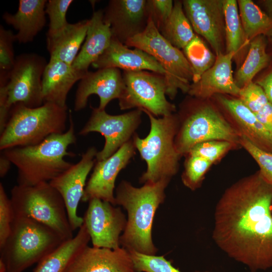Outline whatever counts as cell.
I'll return each instance as SVG.
<instances>
[{
  "instance_id": "cell-1",
  "label": "cell",
  "mask_w": 272,
  "mask_h": 272,
  "mask_svg": "<svg viewBox=\"0 0 272 272\" xmlns=\"http://www.w3.org/2000/svg\"><path fill=\"white\" fill-rule=\"evenodd\" d=\"M272 185L259 172L228 188L214 212L212 238L251 272L272 267Z\"/></svg>"
},
{
  "instance_id": "cell-2",
  "label": "cell",
  "mask_w": 272,
  "mask_h": 272,
  "mask_svg": "<svg viewBox=\"0 0 272 272\" xmlns=\"http://www.w3.org/2000/svg\"><path fill=\"white\" fill-rule=\"evenodd\" d=\"M170 180L162 179L145 183L140 187L122 180L115 190V205L127 212L126 227L120 237V244L127 250L144 254L156 255L158 248L153 243L152 227L159 206L166 197L165 189Z\"/></svg>"
},
{
  "instance_id": "cell-3",
  "label": "cell",
  "mask_w": 272,
  "mask_h": 272,
  "mask_svg": "<svg viewBox=\"0 0 272 272\" xmlns=\"http://www.w3.org/2000/svg\"><path fill=\"white\" fill-rule=\"evenodd\" d=\"M69 120V128L63 133L52 134L36 145L15 147L2 152L17 169V184L32 186L49 182L73 164L64 159L66 156H75L67 151L69 147L77 141L71 111Z\"/></svg>"
},
{
  "instance_id": "cell-4",
  "label": "cell",
  "mask_w": 272,
  "mask_h": 272,
  "mask_svg": "<svg viewBox=\"0 0 272 272\" xmlns=\"http://www.w3.org/2000/svg\"><path fill=\"white\" fill-rule=\"evenodd\" d=\"M67 107L45 102L36 108L18 103L12 106L8 120L0 133V150L37 145L48 137L67 130Z\"/></svg>"
},
{
  "instance_id": "cell-5",
  "label": "cell",
  "mask_w": 272,
  "mask_h": 272,
  "mask_svg": "<svg viewBox=\"0 0 272 272\" xmlns=\"http://www.w3.org/2000/svg\"><path fill=\"white\" fill-rule=\"evenodd\" d=\"M150 121V130L145 138L135 133L132 140L147 169L140 178L141 183H153L162 179L171 180L179 168L181 157L176 148L175 137L178 129V116L170 115L157 117L144 111Z\"/></svg>"
},
{
  "instance_id": "cell-6",
  "label": "cell",
  "mask_w": 272,
  "mask_h": 272,
  "mask_svg": "<svg viewBox=\"0 0 272 272\" xmlns=\"http://www.w3.org/2000/svg\"><path fill=\"white\" fill-rule=\"evenodd\" d=\"M65 240L49 227L32 219L14 217L11 233L0 247L7 272H23L60 246Z\"/></svg>"
},
{
  "instance_id": "cell-7",
  "label": "cell",
  "mask_w": 272,
  "mask_h": 272,
  "mask_svg": "<svg viewBox=\"0 0 272 272\" xmlns=\"http://www.w3.org/2000/svg\"><path fill=\"white\" fill-rule=\"evenodd\" d=\"M14 217L32 219L52 228L65 240L74 237L64 201L49 182L15 185L10 197Z\"/></svg>"
},
{
  "instance_id": "cell-8",
  "label": "cell",
  "mask_w": 272,
  "mask_h": 272,
  "mask_svg": "<svg viewBox=\"0 0 272 272\" xmlns=\"http://www.w3.org/2000/svg\"><path fill=\"white\" fill-rule=\"evenodd\" d=\"M125 45L143 50L162 65L166 72V95L171 99H174L179 90L188 93L193 78L190 63L183 51L165 38L150 19L145 30Z\"/></svg>"
},
{
  "instance_id": "cell-9",
  "label": "cell",
  "mask_w": 272,
  "mask_h": 272,
  "mask_svg": "<svg viewBox=\"0 0 272 272\" xmlns=\"http://www.w3.org/2000/svg\"><path fill=\"white\" fill-rule=\"evenodd\" d=\"M191 107L183 113L175 139L176 148L181 156L203 142L224 141L239 144L240 132L215 109L208 106Z\"/></svg>"
},
{
  "instance_id": "cell-10",
  "label": "cell",
  "mask_w": 272,
  "mask_h": 272,
  "mask_svg": "<svg viewBox=\"0 0 272 272\" xmlns=\"http://www.w3.org/2000/svg\"><path fill=\"white\" fill-rule=\"evenodd\" d=\"M125 88L118 99L121 110L132 108L159 117L173 114L175 106L166 97L167 83L164 75L148 71H123Z\"/></svg>"
},
{
  "instance_id": "cell-11",
  "label": "cell",
  "mask_w": 272,
  "mask_h": 272,
  "mask_svg": "<svg viewBox=\"0 0 272 272\" xmlns=\"http://www.w3.org/2000/svg\"><path fill=\"white\" fill-rule=\"evenodd\" d=\"M47 64L44 57L34 53H23L16 57L8 81L5 84L7 115L9 116L12 106L16 103L29 108L44 103L42 77Z\"/></svg>"
},
{
  "instance_id": "cell-12",
  "label": "cell",
  "mask_w": 272,
  "mask_h": 272,
  "mask_svg": "<svg viewBox=\"0 0 272 272\" xmlns=\"http://www.w3.org/2000/svg\"><path fill=\"white\" fill-rule=\"evenodd\" d=\"M91 108V116L79 134L85 135L97 132L104 137V146L96 157V161H99L110 157L132 139L141 123L143 111L135 109L123 114L111 115L98 107Z\"/></svg>"
},
{
  "instance_id": "cell-13",
  "label": "cell",
  "mask_w": 272,
  "mask_h": 272,
  "mask_svg": "<svg viewBox=\"0 0 272 272\" xmlns=\"http://www.w3.org/2000/svg\"><path fill=\"white\" fill-rule=\"evenodd\" d=\"M88 202L83 218L93 246L111 249L120 247V237L127 223L121 208L97 198Z\"/></svg>"
},
{
  "instance_id": "cell-14",
  "label": "cell",
  "mask_w": 272,
  "mask_h": 272,
  "mask_svg": "<svg viewBox=\"0 0 272 272\" xmlns=\"http://www.w3.org/2000/svg\"><path fill=\"white\" fill-rule=\"evenodd\" d=\"M97 153L96 147H89L78 162L49 182L64 201L73 231L79 229L84 223L83 218L77 214V209L84 194L87 178L95 165Z\"/></svg>"
},
{
  "instance_id": "cell-15",
  "label": "cell",
  "mask_w": 272,
  "mask_h": 272,
  "mask_svg": "<svg viewBox=\"0 0 272 272\" xmlns=\"http://www.w3.org/2000/svg\"><path fill=\"white\" fill-rule=\"evenodd\" d=\"M182 4L193 31L209 43L216 55L224 53L226 27L223 0H184Z\"/></svg>"
},
{
  "instance_id": "cell-16",
  "label": "cell",
  "mask_w": 272,
  "mask_h": 272,
  "mask_svg": "<svg viewBox=\"0 0 272 272\" xmlns=\"http://www.w3.org/2000/svg\"><path fill=\"white\" fill-rule=\"evenodd\" d=\"M132 138L108 158L96 161L85 188L82 201L97 198L115 205L114 190L116 177L135 154Z\"/></svg>"
},
{
  "instance_id": "cell-17",
  "label": "cell",
  "mask_w": 272,
  "mask_h": 272,
  "mask_svg": "<svg viewBox=\"0 0 272 272\" xmlns=\"http://www.w3.org/2000/svg\"><path fill=\"white\" fill-rule=\"evenodd\" d=\"M147 0H110L103 11V20L110 26L112 38L125 44L143 32L149 17Z\"/></svg>"
},
{
  "instance_id": "cell-18",
  "label": "cell",
  "mask_w": 272,
  "mask_h": 272,
  "mask_svg": "<svg viewBox=\"0 0 272 272\" xmlns=\"http://www.w3.org/2000/svg\"><path fill=\"white\" fill-rule=\"evenodd\" d=\"M125 88L119 69L105 68L90 72L80 81L76 90L74 109L79 111L87 106L89 97L93 94L100 99L98 108L105 110L109 103L121 97Z\"/></svg>"
},
{
  "instance_id": "cell-19",
  "label": "cell",
  "mask_w": 272,
  "mask_h": 272,
  "mask_svg": "<svg viewBox=\"0 0 272 272\" xmlns=\"http://www.w3.org/2000/svg\"><path fill=\"white\" fill-rule=\"evenodd\" d=\"M63 272H135L128 251L88 245L69 262Z\"/></svg>"
},
{
  "instance_id": "cell-20",
  "label": "cell",
  "mask_w": 272,
  "mask_h": 272,
  "mask_svg": "<svg viewBox=\"0 0 272 272\" xmlns=\"http://www.w3.org/2000/svg\"><path fill=\"white\" fill-rule=\"evenodd\" d=\"M233 52L216 55L214 65L196 83L191 84L188 94L197 99H207L215 94L239 96L241 88L236 84L232 75Z\"/></svg>"
},
{
  "instance_id": "cell-21",
  "label": "cell",
  "mask_w": 272,
  "mask_h": 272,
  "mask_svg": "<svg viewBox=\"0 0 272 272\" xmlns=\"http://www.w3.org/2000/svg\"><path fill=\"white\" fill-rule=\"evenodd\" d=\"M92 66L97 69L116 68L123 71H148L166 75L162 65L142 49H130L112 38L110 44Z\"/></svg>"
},
{
  "instance_id": "cell-22",
  "label": "cell",
  "mask_w": 272,
  "mask_h": 272,
  "mask_svg": "<svg viewBox=\"0 0 272 272\" xmlns=\"http://www.w3.org/2000/svg\"><path fill=\"white\" fill-rule=\"evenodd\" d=\"M88 72L77 70L64 62L49 59L42 77L44 103L51 102L61 107H67L69 92L74 85Z\"/></svg>"
},
{
  "instance_id": "cell-23",
  "label": "cell",
  "mask_w": 272,
  "mask_h": 272,
  "mask_svg": "<svg viewBox=\"0 0 272 272\" xmlns=\"http://www.w3.org/2000/svg\"><path fill=\"white\" fill-rule=\"evenodd\" d=\"M46 0H20L17 12H5L3 19L17 31L16 41L20 44L32 42L46 24Z\"/></svg>"
},
{
  "instance_id": "cell-24",
  "label": "cell",
  "mask_w": 272,
  "mask_h": 272,
  "mask_svg": "<svg viewBox=\"0 0 272 272\" xmlns=\"http://www.w3.org/2000/svg\"><path fill=\"white\" fill-rule=\"evenodd\" d=\"M218 99L236 122L241 135L259 148L272 152V131L257 119L239 98L219 96Z\"/></svg>"
},
{
  "instance_id": "cell-25",
  "label": "cell",
  "mask_w": 272,
  "mask_h": 272,
  "mask_svg": "<svg viewBox=\"0 0 272 272\" xmlns=\"http://www.w3.org/2000/svg\"><path fill=\"white\" fill-rule=\"evenodd\" d=\"M112 36L110 26L103 20V11H95L91 19L86 36L81 49L72 65L80 71L88 72L110 44Z\"/></svg>"
},
{
  "instance_id": "cell-26",
  "label": "cell",
  "mask_w": 272,
  "mask_h": 272,
  "mask_svg": "<svg viewBox=\"0 0 272 272\" xmlns=\"http://www.w3.org/2000/svg\"><path fill=\"white\" fill-rule=\"evenodd\" d=\"M90 19L69 24L58 32L46 35L50 59L72 65L86 38Z\"/></svg>"
},
{
  "instance_id": "cell-27",
  "label": "cell",
  "mask_w": 272,
  "mask_h": 272,
  "mask_svg": "<svg viewBox=\"0 0 272 272\" xmlns=\"http://www.w3.org/2000/svg\"><path fill=\"white\" fill-rule=\"evenodd\" d=\"M91 238L83 223L75 236L60 246L37 263L33 272H63L72 259L88 245Z\"/></svg>"
},
{
  "instance_id": "cell-28",
  "label": "cell",
  "mask_w": 272,
  "mask_h": 272,
  "mask_svg": "<svg viewBox=\"0 0 272 272\" xmlns=\"http://www.w3.org/2000/svg\"><path fill=\"white\" fill-rule=\"evenodd\" d=\"M159 32L179 49H183L192 39L195 34L183 10L182 1H174L172 12Z\"/></svg>"
},
{
  "instance_id": "cell-29",
  "label": "cell",
  "mask_w": 272,
  "mask_h": 272,
  "mask_svg": "<svg viewBox=\"0 0 272 272\" xmlns=\"http://www.w3.org/2000/svg\"><path fill=\"white\" fill-rule=\"evenodd\" d=\"M269 61L265 39L261 35H258L250 41L246 59L235 74L234 80L237 85L241 88L251 82L253 78Z\"/></svg>"
},
{
  "instance_id": "cell-30",
  "label": "cell",
  "mask_w": 272,
  "mask_h": 272,
  "mask_svg": "<svg viewBox=\"0 0 272 272\" xmlns=\"http://www.w3.org/2000/svg\"><path fill=\"white\" fill-rule=\"evenodd\" d=\"M236 0H223L226 27V53L233 52L236 57L250 44L239 16Z\"/></svg>"
},
{
  "instance_id": "cell-31",
  "label": "cell",
  "mask_w": 272,
  "mask_h": 272,
  "mask_svg": "<svg viewBox=\"0 0 272 272\" xmlns=\"http://www.w3.org/2000/svg\"><path fill=\"white\" fill-rule=\"evenodd\" d=\"M239 16L246 38L250 41L255 37L272 30V18L263 12L251 0L237 2Z\"/></svg>"
},
{
  "instance_id": "cell-32",
  "label": "cell",
  "mask_w": 272,
  "mask_h": 272,
  "mask_svg": "<svg viewBox=\"0 0 272 272\" xmlns=\"http://www.w3.org/2000/svg\"><path fill=\"white\" fill-rule=\"evenodd\" d=\"M183 52L192 70V83L197 82L202 75L214 65L216 59V56L196 34L183 49Z\"/></svg>"
},
{
  "instance_id": "cell-33",
  "label": "cell",
  "mask_w": 272,
  "mask_h": 272,
  "mask_svg": "<svg viewBox=\"0 0 272 272\" xmlns=\"http://www.w3.org/2000/svg\"><path fill=\"white\" fill-rule=\"evenodd\" d=\"M127 250L135 272H181L164 256L144 254L132 250Z\"/></svg>"
},
{
  "instance_id": "cell-34",
  "label": "cell",
  "mask_w": 272,
  "mask_h": 272,
  "mask_svg": "<svg viewBox=\"0 0 272 272\" xmlns=\"http://www.w3.org/2000/svg\"><path fill=\"white\" fill-rule=\"evenodd\" d=\"M187 155L182 181L185 186L193 190L200 186L205 173L212 163L199 156Z\"/></svg>"
},
{
  "instance_id": "cell-35",
  "label": "cell",
  "mask_w": 272,
  "mask_h": 272,
  "mask_svg": "<svg viewBox=\"0 0 272 272\" xmlns=\"http://www.w3.org/2000/svg\"><path fill=\"white\" fill-rule=\"evenodd\" d=\"M73 0H49L45 7V13L49 18L46 35L54 34L64 28L69 22L66 14Z\"/></svg>"
},
{
  "instance_id": "cell-36",
  "label": "cell",
  "mask_w": 272,
  "mask_h": 272,
  "mask_svg": "<svg viewBox=\"0 0 272 272\" xmlns=\"http://www.w3.org/2000/svg\"><path fill=\"white\" fill-rule=\"evenodd\" d=\"M239 144L250 154L258 164L262 178L272 185V152L264 151L241 135Z\"/></svg>"
},
{
  "instance_id": "cell-37",
  "label": "cell",
  "mask_w": 272,
  "mask_h": 272,
  "mask_svg": "<svg viewBox=\"0 0 272 272\" xmlns=\"http://www.w3.org/2000/svg\"><path fill=\"white\" fill-rule=\"evenodd\" d=\"M233 145L224 141L203 142L193 146L187 154L200 157L213 163L230 150Z\"/></svg>"
},
{
  "instance_id": "cell-38",
  "label": "cell",
  "mask_w": 272,
  "mask_h": 272,
  "mask_svg": "<svg viewBox=\"0 0 272 272\" xmlns=\"http://www.w3.org/2000/svg\"><path fill=\"white\" fill-rule=\"evenodd\" d=\"M239 97L254 114L269 102L262 88L252 82L241 88Z\"/></svg>"
},
{
  "instance_id": "cell-39",
  "label": "cell",
  "mask_w": 272,
  "mask_h": 272,
  "mask_svg": "<svg viewBox=\"0 0 272 272\" xmlns=\"http://www.w3.org/2000/svg\"><path fill=\"white\" fill-rule=\"evenodd\" d=\"M16 41L15 34L10 30L0 27V71L9 73L16 59L13 44Z\"/></svg>"
},
{
  "instance_id": "cell-40",
  "label": "cell",
  "mask_w": 272,
  "mask_h": 272,
  "mask_svg": "<svg viewBox=\"0 0 272 272\" xmlns=\"http://www.w3.org/2000/svg\"><path fill=\"white\" fill-rule=\"evenodd\" d=\"M172 0H147V11L150 19L160 31L169 18L173 9Z\"/></svg>"
},
{
  "instance_id": "cell-41",
  "label": "cell",
  "mask_w": 272,
  "mask_h": 272,
  "mask_svg": "<svg viewBox=\"0 0 272 272\" xmlns=\"http://www.w3.org/2000/svg\"><path fill=\"white\" fill-rule=\"evenodd\" d=\"M14 219L10 198L0 183V247L5 242L11 231Z\"/></svg>"
},
{
  "instance_id": "cell-42",
  "label": "cell",
  "mask_w": 272,
  "mask_h": 272,
  "mask_svg": "<svg viewBox=\"0 0 272 272\" xmlns=\"http://www.w3.org/2000/svg\"><path fill=\"white\" fill-rule=\"evenodd\" d=\"M254 115L262 124L272 131V104L269 102Z\"/></svg>"
},
{
  "instance_id": "cell-43",
  "label": "cell",
  "mask_w": 272,
  "mask_h": 272,
  "mask_svg": "<svg viewBox=\"0 0 272 272\" xmlns=\"http://www.w3.org/2000/svg\"><path fill=\"white\" fill-rule=\"evenodd\" d=\"M257 84L262 88L269 102L272 104V72Z\"/></svg>"
},
{
  "instance_id": "cell-44",
  "label": "cell",
  "mask_w": 272,
  "mask_h": 272,
  "mask_svg": "<svg viewBox=\"0 0 272 272\" xmlns=\"http://www.w3.org/2000/svg\"><path fill=\"white\" fill-rule=\"evenodd\" d=\"M11 162L2 154L0 156V176L3 178L5 176L9 171Z\"/></svg>"
},
{
  "instance_id": "cell-45",
  "label": "cell",
  "mask_w": 272,
  "mask_h": 272,
  "mask_svg": "<svg viewBox=\"0 0 272 272\" xmlns=\"http://www.w3.org/2000/svg\"><path fill=\"white\" fill-rule=\"evenodd\" d=\"M264 4L269 13L268 16L272 18V0L265 1Z\"/></svg>"
},
{
  "instance_id": "cell-46",
  "label": "cell",
  "mask_w": 272,
  "mask_h": 272,
  "mask_svg": "<svg viewBox=\"0 0 272 272\" xmlns=\"http://www.w3.org/2000/svg\"><path fill=\"white\" fill-rule=\"evenodd\" d=\"M0 272H7V268L4 262L0 260Z\"/></svg>"
},
{
  "instance_id": "cell-47",
  "label": "cell",
  "mask_w": 272,
  "mask_h": 272,
  "mask_svg": "<svg viewBox=\"0 0 272 272\" xmlns=\"http://www.w3.org/2000/svg\"><path fill=\"white\" fill-rule=\"evenodd\" d=\"M6 81H8V80H5V79H2V80H0V85H2V86L4 87V85H3V82H6ZM4 89H5V88H4ZM5 115H6V114H5V117H6L7 119H8L9 117H7V116H6Z\"/></svg>"
},
{
  "instance_id": "cell-48",
  "label": "cell",
  "mask_w": 272,
  "mask_h": 272,
  "mask_svg": "<svg viewBox=\"0 0 272 272\" xmlns=\"http://www.w3.org/2000/svg\"><path fill=\"white\" fill-rule=\"evenodd\" d=\"M270 36H271V39L272 40V30H271V32H270Z\"/></svg>"
},
{
  "instance_id": "cell-49",
  "label": "cell",
  "mask_w": 272,
  "mask_h": 272,
  "mask_svg": "<svg viewBox=\"0 0 272 272\" xmlns=\"http://www.w3.org/2000/svg\"><path fill=\"white\" fill-rule=\"evenodd\" d=\"M271 214H272V202H271Z\"/></svg>"
}]
</instances>
